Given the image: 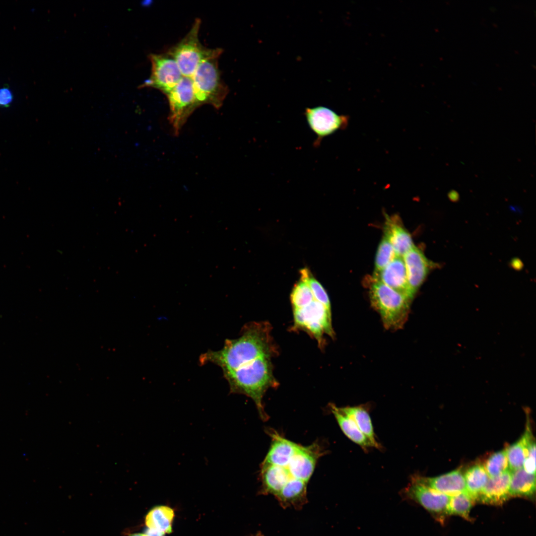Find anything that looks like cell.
<instances>
[{
    "mask_svg": "<svg viewBox=\"0 0 536 536\" xmlns=\"http://www.w3.org/2000/svg\"><path fill=\"white\" fill-rule=\"evenodd\" d=\"M266 432L271 441L260 465V492L274 496L283 508H301L307 501L308 484L327 451L319 441L304 446L274 429H267Z\"/></svg>",
    "mask_w": 536,
    "mask_h": 536,
    "instance_id": "cell-1",
    "label": "cell"
},
{
    "mask_svg": "<svg viewBox=\"0 0 536 536\" xmlns=\"http://www.w3.org/2000/svg\"><path fill=\"white\" fill-rule=\"evenodd\" d=\"M268 322H252L244 326L241 336L227 339L223 347L217 351L209 350L200 358L201 364L208 362L219 366L223 374L263 356L273 357L278 353Z\"/></svg>",
    "mask_w": 536,
    "mask_h": 536,
    "instance_id": "cell-2",
    "label": "cell"
},
{
    "mask_svg": "<svg viewBox=\"0 0 536 536\" xmlns=\"http://www.w3.org/2000/svg\"><path fill=\"white\" fill-rule=\"evenodd\" d=\"M272 358H258L223 374L229 384L230 393L244 395L252 399L263 421L269 418L265 410L264 397L269 389L278 386L273 375Z\"/></svg>",
    "mask_w": 536,
    "mask_h": 536,
    "instance_id": "cell-3",
    "label": "cell"
},
{
    "mask_svg": "<svg viewBox=\"0 0 536 536\" xmlns=\"http://www.w3.org/2000/svg\"><path fill=\"white\" fill-rule=\"evenodd\" d=\"M373 308L380 314L385 328L396 331L406 322L412 300L385 284L373 279L369 287Z\"/></svg>",
    "mask_w": 536,
    "mask_h": 536,
    "instance_id": "cell-4",
    "label": "cell"
},
{
    "mask_svg": "<svg viewBox=\"0 0 536 536\" xmlns=\"http://www.w3.org/2000/svg\"><path fill=\"white\" fill-rule=\"evenodd\" d=\"M201 24V19H196L187 35L167 52L177 62L183 76L191 77L201 62L218 58L222 53V49H210L202 45L199 37Z\"/></svg>",
    "mask_w": 536,
    "mask_h": 536,
    "instance_id": "cell-5",
    "label": "cell"
},
{
    "mask_svg": "<svg viewBox=\"0 0 536 536\" xmlns=\"http://www.w3.org/2000/svg\"><path fill=\"white\" fill-rule=\"evenodd\" d=\"M197 101L219 109L229 90L223 82L218 67V58L201 62L191 77Z\"/></svg>",
    "mask_w": 536,
    "mask_h": 536,
    "instance_id": "cell-6",
    "label": "cell"
},
{
    "mask_svg": "<svg viewBox=\"0 0 536 536\" xmlns=\"http://www.w3.org/2000/svg\"><path fill=\"white\" fill-rule=\"evenodd\" d=\"M292 331H303L316 340L318 346L323 349L325 345L324 335L334 338L331 310L315 299L307 305L293 309Z\"/></svg>",
    "mask_w": 536,
    "mask_h": 536,
    "instance_id": "cell-7",
    "label": "cell"
},
{
    "mask_svg": "<svg viewBox=\"0 0 536 536\" xmlns=\"http://www.w3.org/2000/svg\"><path fill=\"white\" fill-rule=\"evenodd\" d=\"M165 95L169 105V120L175 134H177L189 117L200 106L191 78L183 76Z\"/></svg>",
    "mask_w": 536,
    "mask_h": 536,
    "instance_id": "cell-8",
    "label": "cell"
},
{
    "mask_svg": "<svg viewBox=\"0 0 536 536\" xmlns=\"http://www.w3.org/2000/svg\"><path fill=\"white\" fill-rule=\"evenodd\" d=\"M151 63L149 78L141 85L157 89L166 95L173 89L183 77L179 66L168 52L151 54Z\"/></svg>",
    "mask_w": 536,
    "mask_h": 536,
    "instance_id": "cell-9",
    "label": "cell"
},
{
    "mask_svg": "<svg viewBox=\"0 0 536 536\" xmlns=\"http://www.w3.org/2000/svg\"><path fill=\"white\" fill-rule=\"evenodd\" d=\"M307 124L316 136L315 147L320 146L322 140L347 125L348 118L340 115L323 106L307 108L304 113Z\"/></svg>",
    "mask_w": 536,
    "mask_h": 536,
    "instance_id": "cell-10",
    "label": "cell"
},
{
    "mask_svg": "<svg viewBox=\"0 0 536 536\" xmlns=\"http://www.w3.org/2000/svg\"><path fill=\"white\" fill-rule=\"evenodd\" d=\"M404 499L419 504L437 520L442 521L450 496L425 485L410 479V482L401 491Z\"/></svg>",
    "mask_w": 536,
    "mask_h": 536,
    "instance_id": "cell-11",
    "label": "cell"
},
{
    "mask_svg": "<svg viewBox=\"0 0 536 536\" xmlns=\"http://www.w3.org/2000/svg\"><path fill=\"white\" fill-rule=\"evenodd\" d=\"M373 279L381 282L411 299L415 294L408 284L402 257L396 256L384 268L374 273Z\"/></svg>",
    "mask_w": 536,
    "mask_h": 536,
    "instance_id": "cell-12",
    "label": "cell"
},
{
    "mask_svg": "<svg viewBox=\"0 0 536 536\" xmlns=\"http://www.w3.org/2000/svg\"><path fill=\"white\" fill-rule=\"evenodd\" d=\"M408 284L415 294L423 283L433 264L414 245L402 257Z\"/></svg>",
    "mask_w": 536,
    "mask_h": 536,
    "instance_id": "cell-13",
    "label": "cell"
},
{
    "mask_svg": "<svg viewBox=\"0 0 536 536\" xmlns=\"http://www.w3.org/2000/svg\"><path fill=\"white\" fill-rule=\"evenodd\" d=\"M410 479L450 496L466 492L464 475L459 469L434 477L414 474Z\"/></svg>",
    "mask_w": 536,
    "mask_h": 536,
    "instance_id": "cell-14",
    "label": "cell"
},
{
    "mask_svg": "<svg viewBox=\"0 0 536 536\" xmlns=\"http://www.w3.org/2000/svg\"><path fill=\"white\" fill-rule=\"evenodd\" d=\"M511 477L510 470L495 477H490L482 491L478 500L490 505L502 504L510 496L509 488Z\"/></svg>",
    "mask_w": 536,
    "mask_h": 536,
    "instance_id": "cell-15",
    "label": "cell"
},
{
    "mask_svg": "<svg viewBox=\"0 0 536 536\" xmlns=\"http://www.w3.org/2000/svg\"><path fill=\"white\" fill-rule=\"evenodd\" d=\"M384 236L391 243L397 256L403 257L414 245L410 234L397 218H387Z\"/></svg>",
    "mask_w": 536,
    "mask_h": 536,
    "instance_id": "cell-16",
    "label": "cell"
},
{
    "mask_svg": "<svg viewBox=\"0 0 536 536\" xmlns=\"http://www.w3.org/2000/svg\"><path fill=\"white\" fill-rule=\"evenodd\" d=\"M339 408L352 419L361 432L370 441L373 448L378 449L382 448L377 441L368 409L365 405L339 407Z\"/></svg>",
    "mask_w": 536,
    "mask_h": 536,
    "instance_id": "cell-17",
    "label": "cell"
},
{
    "mask_svg": "<svg viewBox=\"0 0 536 536\" xmlns=\"http://www.w3.org/2000/svg\"><path fill=\"white\" fill-rule=\"evenodd\" d=\"M329 406L342 432L348 439L365 450L373 447L370 441L361 432L351 418L343 413L335 404L331 403Z\"/></svg>",
    "mask_w": 536,
    "mask_h": 536,
    "instance_id": "cell-18",
    "label": "cell"
},
{
    "mask_svg": "<svg viewBox=\"0 0 536 536\" xmlns=\"http://www.w3.org/2000/svg\"><path fill=\"white\" fill-rule=\"evenodd\" d=\"M534 441L530 424L528 423L522 437L506 449L509 470L511 471L523 468L529 447Z\"/></svg>",
    "mask_w": 536,
    "mask_h": 536,
    "instance_id": "cell-19",
    "label": "cell"
},
{
    "mask_svg": "<svg viewBox=\"0 0 536 536\" xmlns=\"http://www.w3.org/2000/svg\"><path fill=\"white\" fill-rule=\"evenodd\" d=\"M536 491V474L527 473L523 468L511 471L510 496L531 497Z\"/></svg>",
    "mask_w": 536,
    "mask_h": 536,
    "instance_id": "cell-20",
    "label": "cell"
},
{
    "mask_svg": "<svg viewBox=\"0 0 536 536\" xmlns=\"http://www.w3.org/2000/svg\"><path fill=\"white\" fill-rule=\"evenodd\" d=\"M174 517V510L170 507L160 505L151 509L147 514L145 523L147 528L164 534L172 532V522Z\"/></svg>",
    "mask_w": 536,
    "mask_h": 536,
    "instance_id": "cell-21",
    "label": "cell"
},
{
    "mask_svg": "<svg viewBox=\"0 0 536 536\" xmlns=\"http://www.w3.org/2000/svg\"><path fill=\"white\" fill-rule=\"evenodd\" d=\"M466 492L475 501L488 480V475L483 466L475 465L465 472Z\"/></svg>",
    "mask_w": 536,
    "mask_h": 536,
    "instance_id": "cell-22",
    "label": "cell"
},
{
    "mask_svg": "<svg viewBox=\"0 0 536 536\" xmlns=\"http://www.w3.org/2000/svg\"><path fill=\"white\" fill-rule=\"evenodd\" d=\"M474 500L466 492L450 496L446 514L461 516L469 520V513Z\"/></svg>",
    "mask_w": 536,
    "mask_h": 536,
    "instance_id": "cell-23",
    "label": "cell"
},
{
    "mask_svg": "<svg viewBox=\"0 0 536 536\" xmlns=\"http://www.w3.org/2000/svg\"><path fill=\"white\" fill-rule=\"evenodd\" d=\"M484 467L490 477L498 476L509 470L506 450L492 454L486 460Z\"/></svg>",
    "mask_w": 536,
    "mask_h": 536,
    "instance_id": "cell-24",
    "label": "cell"
},
{
    "mask_svg": "<svg viewBox=\"0 0 536 536\" xmlns=\"http://www.w3.org/2000/svg\"><path fill=\"white\" fill-rule=\"evenodd\" d=\"M292 309L301 308L314 299L312 292L306 281L300 279L293 286L290 296Z\"/></svg>",
    "mask_w": 536,
    "mask_h": 536,
    "instance_id": "cell-25",
    "label": "cell"
},
{
    "mask_svg": "<svg viewBox=\"0 0 536 536\" xmlns=\"http://www.w3.org/2000/svg\"><path fill=\"white\" fill-rule=\"evenodd\" d=\"M300 274L301 279L309 285L314 299L331 310L330 300L327 292L322 284L312 276L309 270L306 268L302 269Z\"/></svg>",
    "mask_w": 536,
    "mask_h": 536,
    "instance_id": "cell-26",
    "label": "cell"
},
{
    "mask_svg": "<svg viewBox=\"0 0 536 536\" xmlns=\"http://www.w3.org/2000/svg\"><path fill=\"white\" fill-rule=\"evenodd\" d=\"M397 256L388 239L384 236L380 242L375 260V270L377 272L384 268Z\"/></svg>",
    "mask_w": 536,
    "mask_h": 536,
    "instance_id": "cell-27",
    "label": "cell"
},
{
    "mask_svg": "<svg viewBox=\"0 0 536 536\" xmlns=\"http://www.w3.org/2000/svg\"><path fill=\"white\" fill-rule=\"evenodd\" d=\"M12 99V92L7 86L0 88V106L8 107Z\"/></svg>",
    "mask_w": 536,
    "mask_h": 536,
    "instance_id": "cell-28",
    "label": "cell"
},
{
    "mask_svg": "<svg viewBox=\"0 0 536 536\" xmlns=\"http://www.w3.org/2000/svg\"><path fill=\"white\" fill-rule=\"evenodd\" d=\"M148 536H164L165 534L160 532L147 528L145 533Z\"/></svg>",
    "mask_w": 536,
    "mask_h": 536,
    "instance_id": "cell-29",
    "label": "cell"
},
{
    "mask_svg": "<svg viewBox=\"0 0 536 536\" xmlns=\"http://www.w3.org/2000/svg\"><path fill=\"white\" fill-rule=\"evenodd\" d=\"M448 196L453 201L457 200L459 198L458 193L455 190L451 191L448 194Z\"/></svg>",
    "mask_w": 536,
    "mask_h": 536,
    "instance_id": "cell-30",
    "label": "cell"
},
{
    "mask_svg": "<svg viewBox=\"0 0 536 536\" xmlns=\"http://www.w3.org/2000/svg\"><path fill=\"white\" fill-rule=\"evenodd\" d=\"M129 536H148L146 534L144 533H134L131 534Z\"/></svg>",
    "mask_w": 536,
    "mask_h": 536,
    "instance_id": "cell-31",
    "label": "cell"
}]
</instances>
